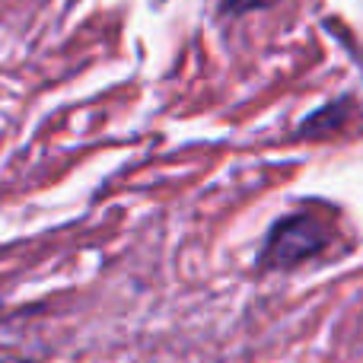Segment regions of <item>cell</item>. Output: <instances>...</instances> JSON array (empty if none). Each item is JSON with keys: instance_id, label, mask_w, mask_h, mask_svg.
Masks as SVG:
<instances>
[{"instance_id": "1", "label": "cell", "mask_w": 363, "mask_h": 363, "mask_svg": "<svg viewBox=\"0 0 363 363\" xmlns=\"http://www.w3.org/2000/svg\"><path fill=\"white\" fill-rule=\"evenodd\" d=\"M338 236V217L322 204H309L281 217L264 236L258 252V271H290L303 262L325 255Z\"/></svg>"}, {"instance_id": "3", "label": "cell", "mask_w": 363, "mask_h": 363, "mask_svg": "<svg viewBox=\"0 0 363 363\" xmlns=\"http://www.w3.org/2000/svg\"><path fill=\"white\" fill-rule=\"evenodd\" d=\"M281 0H220V16H245L255 10H271Z\"/></svg>"}, {"instance_id": "2", "label": "cell", "mask_w": 363, "mask_h": 363, "mask_svg": "<svg viewBox=\"0 0 363 363\" xmlns=\"http://www.w3.org/2000/svg\"><path fill=\"white\" fill-rule=\"evenodd\" d=\"M354 115H357L354 99L351 96H341V99L325 102L322 108H315V112L296 128L294 138L296 140H325V138H335V134H345Z\"/></svg>"}]
</instances>
